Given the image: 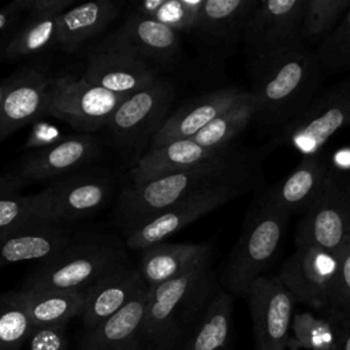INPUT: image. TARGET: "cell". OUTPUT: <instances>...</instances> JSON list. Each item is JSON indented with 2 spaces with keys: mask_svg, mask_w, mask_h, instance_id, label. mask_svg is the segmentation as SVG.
Here are the masks:
<instances>
[{
  "mask_svg": "<svg viewBox=\"0 0 350 350\" xmlns=\"http://www.w3.org/2000/svg\"><path fill=\"white\" fill-rule=\"evenodd\" d=\"M260 176L257 154L232 146L201 164L124 187L118 200L116 217L127 232L191 194L226 185L252 189Z\"/></svg>",
  "mask_w": 350,
  "mask_h": 350,
  "instance_id": "cell-1",
  "label": "cell"
},
{
  "mask_svg": "<svg viewBox=\"0 0 350 350\" xmlns=\"http://www.w3.org/2000/svg\"><path fill=\"white\" fill-rule=\"evenodd\" d=\"M324 79L314 49L304 45L269 63L252 79L249 90L257 131L276 135L320 93Z\"/></svg>",
  "mask_w": 350,
  "mask_h": 350,
  "instance_id": "cell-2",
  "label": "cell"
},
{
  "mask_svg": "<svg viewBox=\"0 0 350 350\" xmlns=\"http://www.w3.org/2000/svg\"><path fill=\"white\" fill-rule=\"evenodd\" d=\"M217 291V279L211 261L150 287L141 325L148 349L183 350Z\"/></svg>",
  "mask_w": 350,
  "mask_h": 350,
  "instance_id": "cell-3",
  "label": "cell"
},
{
  "mask_svg": "<svg viewBox=\"0 0 350 350\" xmlns=\"http://www.w3.org/2000/svg\"><path fill=\"white\" fill-rule=\"evenodd\" d=\"M131 264L126 242L118 237L103 232L78 234L56 256L29 272L19 290L85 291Z\"/></svg>",
  "mask_w": 350,
  "mask_h": 350,
  "instance_id": "cell-4",
  "label": "cell"
},
{
  "mask_svg": "<svg viewBox=\"0 0 350 350\" xmlns=\"http://www.w3.org/2000/svg\"><path fill=\"white\" fill-rule=\"evenodd\" d=\"M290 215L264 191L250 206L241 235L220 275V284L232 297L245 298L252 283L265 276L283 243Z\"/></svg>",
  "mask_w": 350,
  "mask_h": 350,
  "instance_id": "cell-5",
  "label": "cell"
},
{
  "mask_svg": "<svg viewBox=\"0 0 350 350\" xmlns=\"http://www.w3.org/2000/svg\"><path fill=\"white\" fill-rule=\"evenodd\" d=\"M174 98V83L159 77L127 96L109 118L105 127L112 144L131 168L149 150L154 135L171 115Z\"/></svg>",
  "mask_w": 350,
  "mask_h": 350,
  "instance_id": "cell-6",
  "label": "cell"
},
{
  "mask_svg": "<svg viewBox=\"0 0 350 350\" xmlns=\"http://www.w3.org/2000/svg\"><path fill=\"white\" fill-rule=\"evenodd\" d=\"M302 8L304 0L258 1L242 38L250 79L282 55L304 45L299 36Z\"/></svg>",
  "mask_w": 350,
  "mask_h": 350,
  "instance_id": "cell-7",
  "label": "cell"
},
{
  "mask_svg": "<svg viewBox=\"0 0 350 350\" xmlns=\"http://www.w3.org/2000/svg\"><path fill=\"white\" fill-rule=\"evenodd\" d=\"M350 126V75L320 92L268 144V150L291 146L304 156L320 153L336 133Z\"/></svg>",
  "mask_w": 350,
  "mask_h": 350,
  "instance_id": "cell-8",
  "label": "cell"
},
{
  "mask_svg": "<svg viewBox=\"0 0 350 350\" xmlns=\"http://www.w3.org/2000/svg\"><path fill=\"white\" fill-rule=\"evenodd\" d=\"M113 189L112 176L105 171H78L29 194L33 217L66 224L103 208Z\"/></svg>",
  "mask_w": 350,
  "mask_h": 350,
  "instance_id": "cell-9",
  "label": "cell"
},
{
  "mask_svg": "<svg viewBox=\"0 0 350 350\" xmlns=\"http://www.w3.org/2000/svg\"><path fill=\"white\" fill-rule=\"evenodd\" d=\"M82 78L112 93L130 96L159 78L152 66L119 26L90 51Z\"/></svg>",
  "mask_w": 350,
  "mask_h": 350,
  "instance_id": "cell-10",
  "label": "cell"
},
{
  "mask_svg": "<svg viewBox=\"0 0 350 350\" xmlns=\"http://www.w3.org/2000/svg\"><path fill=\"white\" fill-rule=\"evenodd\" d=\"M126 97L92 85L82 77L64 75L51 81L44 115H51L83 134H92L107 126Z\"/></svg>",
  "mask_w": 350,
  "mask_h": 350,
  "instance_id": "cell-11",
  "label": "cell"
},
{
  "mask_svg": "<svg viewBox=\"0 0 350 350\" xmlns=\"http://www.w3.org/2000/svg\"><path fill=\"white\" fill-rule=\"evenodd\" d=\"M247 190L246 186L226 185L191 194L127 231L126 246L130 250L141 252L154 243L164 242L190 223L238 198Z\"/></svg>",
  "mask_w": 350,
  "mask_h": 350,
  "instance_id": "cell-12",
  "label": "cell"
},
{
  "mask_svg": "<svg viewBox=\"0 0 350 350\" xmlns=\"http://www.w3.org/2000/svg\"><path fill=\"white\" fill-rule=\"evenodd\" d=\"M338 269V254L316 246H297L275 278L297 302L321 313L328 306Z\"/></svg>",
  "mask_w": 350,
  "mask_h": 350,
  "instance_id": "cell-13",
  "label": "cell"
},
{
  "mask_svg": "<svg viewBox=\"0 0 350 350\" xmlns=\"http://www.w3.org/2000/svg\"><path fill=\"white\" fill-rule=\"evenodd\" d=\"M350 238V190L336 176L325 191L302 213L295 247L316 246L338 254Z\"/></svg>",
  "mask_w": 350,
  "mask_h": 350,
  "instance_id": "cell-14",
  "label": "cell"
},
{
  "mask_svg": "<svg viewBox=\"0 0 350 350\" xmlns=\"http://www.w3.org/2000/svg\"><path fill=\"white\" fill-rule=\"evenodd\" d=\"M246 301L254 334V350H287L295 299L275 276L257 278Z\"/></svg>",
  "mask_w": 350,
  "mask_h": 350,
  "instance_id": "cell-15",
  "label": "cell"
},
{
  "mask_svg": "<svg viewBox=\"0 0 350 350\" xmlns=\"http://www.w3.org/2000/svg\"><path fill=\"white\" fill-rule=\"evenodd\" d=\"M51 81L36 67H21L1 81L0 141L44 115Z\"/></svg>",
  "mask_w": 350,
  "mask_h": 350,
  "instance_id": "cell-16",
  "label": "cell"
},
{
  "mask_svg": "<svg viewBox=\"0 0 350 350\" xmlns=\"http://www.w3.org/2000/svg\"><path fill=\"white\" fill-rule=\"evenodd\" d=\"M249 96V90L227 86L186 101L168 116L164 126L154 135L149 150L178 139L191 138L212 120L242 103Z\"/></svg>",
  "mask_w": 350,
  "mask_h": 350,
  "instance_id": "cell-17",
  "label": "cell"
},
{
  "mask_svg": "<svg viewBox=\"0 0 350 350\" xmlns=\"http://www.w3.org/2000/svg\"><path fill=\"white\" fill-rule=\"evenodd\" d=\"M100 154V142L93 134L79 133L27 154L15 174L23 182L56 180L82 171Z\"/></svg>",
  "mask_w": 350,
  "mask_h": 350,
  "instance_id": "cell-18",
  "label": "cell"
},
{
  "mask_svg": "<svg viewBox=\"0 0 350 350\" xmlns=\"http://www.w3.org/2000/svg\"><path fill=\"white\" fill-rule=\"evenodd\" d=\"M72 237L67 224L31 217L0 237V269L25 261H46Z\"/></svg>",
  "mask_w": 350,
  "mask_h": 350,
  "instance_id": "cell-19",
  "label": "cell"
},
{
  "mask_svg": "<svg viewBox=\"0 0 350 350\" xmlns=\"http://www.w3.org/2000/svg\"><path fill=\"white\" fill-rule=\"evenodd\" d=\"M336 176L325 156L320 153L304 156L286 178L267 189L265 193L275 205L290 216L304 213Z\"/></svg>",
  "mask_w": 350,
  "mask_h": 350,
  "instance_id": "cell-20",
  "label": "cell"
},
{
  "mask_svg": "<svg viewBox=\"0 0 350 350\" xmlns=\"http://www.w3.org/2000/svg\"><path fill=\"white\" fill-rule=\"evenodd\" d=\"M148 298L146 286L113 316L86 329L78 350H149L141 332Z\"/></svg>",
  "mask_w": 350,
  "mask_h": 350,
  "instance_id": "cell-21",
  "label": "cell"
},
{
  "mask_svg": "<svg viewBox=\"0 0 350 350\" xmlns=\"http://www.w3.org/2000/svg\"><path fill=\"white\" fill-rule=\"evenodd\" d=\"M260 0H202L193 33L208 45L230 49L242 42L245 26Z\"/></svg>",
  "mask_w": 350,
  "mask_h": 350,
  "instance_id": "cell-22",
  "label": "cell"
},
{
  "mask_svg": "<svg viewBox=\"0 0 350 350\" xmlns=\"http://www.w3.org/2000/svg\"><path fill=\"white\" fill-rule=\"evenodd\" d=\"M138 271L150 288L211 261L209 243L159 242L139 252Z\"/></svg>",
  "mask_w": 350,
  "mask_h": 350,
  "instance_id": "cell-23",
  "label": "cell"
},
{
  "mask_svg": "<svg viewBox=\"0 0 350 350\" xmlns=\"http://www.w3.org/2000/svg\"><path fill=\"white\" fill-rule=\"evenodd\" d=\"M146 284L138 268L131 264L85 290V305L81 313L82 324L92 329L126 306Z\"/></svg>",
  "mask_w": 350,
  "mask_h": 350,
  "instance_id": "cell-24",
  "label": "cell"
},
{
  "mask_svg": "<svg viewBox=\"0 0 350 350\" xmlns=\"http://www.w3.org/2000/svg\"><path fill=\"white\" fill-rule=\"evenodd\" d=\"M232 146L235 145L221 149H212L201 146L190 138L178 139L161 148L148 150L130 170V178L133 185H139L146 180L215 159L230 150Z\"/></svg>",
  "mask_w": 350,
  "mask_h": 350,
  "instance_id": "cell-25",
  "label": "cell"
},
{
  "mask_svg": "<svg viewBox=\"0 0 350 350\" xmlns=\"http://www.w3.org/2000/svg\"><path fill=\"white\" fill-rule=\"evenodd\" d=\"M120 7V3L112 0H94L70 7L57 15L56 44L67 52L78 49L103 33L119 15Z\"/></svg>",
  "mask_w": 350,
  "mask_h": 350,
  "instance_id": "cell-26",
  "label": "cell"
},
{
  "mask_svg": "<svg viewBox=\"0 0 350 350\" xmlns=\"http://www.w3.org/2000/svg\"><path fill=\"white\" fill-rule=\"evenodd\" d=\"M122 30L142 53V56L159 70L179 57L182 44L179 33L153 18L139 16L127 11Z\"/></svg>",
  "mask_w": 350,
  "mask_h": 350,
  "instance_id": "cell-27",
  "label": "cell"
},
{
  "mask_svg": "<svg viewBox=\"0 0 350 350\" xmlns=\"http://www.w3.org/2000/svg\"><path fill=\"white\" fill-rule=\"evenodd\" d=\"M234 297L219 290L183 346V350H230Z\"/></svg>",
  "mask_w": 350,
  "mask_h": 350,
  "instance_id": "cell-28",
  "label": "cell"
},
{
  "mask_svg": "<svg viewBox=\"0 0 350 350\" xmlns=\"http://www.w3.org/2000/svg\"><path fill=\"white\" fill-rule=\"evenodd\" d=\"M34 327L67 324L79 317L85 305V291L79 290H21Z\"/></svg>",
  "mask_w": 350,
  "mask_h": 350,
  "instance_id": "cell-29",
  "label": "cell"
},
{
  "mask_svg": "<svg viewBox=\"0 0 350 350\" xmlns=\"http://www.w3.org/2000/svg\"><path fill=\"white\" fill-rule=\"evenodd\" d=\"M56 38L57 15H30L10 36L0 55L4 60L30 57L56 44Z\"/></svg>",
  "mask_w": 350,
  "mask_h": 350,
  "instance_id": "cell-30",
  "label": "cell"
},
{
  "mask_svg": "<svg viewBox=\"0 0 350 350\" xmlns=\"http://www.w3.org/2000/svg\"><path fill=\"white\" fill-rule=\"evenodd\" d=\"M254 118V104L252 94L230 108L227 112L212 120L202 130H200L190 139L201 146L221 149L234 145V141L241 135L252 123Z\"/></svg>",
  "mask_w": 350,
  "mask_h": 350,
  "instance_id": "cell-31",
  "label": "cell"
},
{
  "mask_svg": "<svg viewBox=\"0 0 350 350\" xmlns=\"http://www.w3.org/2000/svg\"><path fill=\"white\" fill-rule=\"evenodd\" d=\"M349 7V0H304L299 27L302 44L316 49L335 29Z\"/></svg>",
  "mask_w": 350,
  "mask_h": 350,
  "instance_id": "cell-32",
  "label": "cell"
},
{
  "mask_svg": "<svg viewBox=\"0 0 350 350\" xmlns=\"http://www.w3.org/2000/svg\"><path fill=\"white\" fill-rule=\"evenodd\" d=\"M338 329L335 323L324 316L312 312L295 313L291 325L287 349L290 350H335Z\"/></svg>",
  "mask_w": 350,
  "mask_h": 350,
  "instance_id": "cell-33",
  "label": "cell"
},
{
  "mask_svg": "<svg viewBox=\"0 0 350 350\" xmlns=\"http://www.w3.org/2000/svg\"><path fill=\"white\" fill-rule=\"evenodd\" d=\"M33 331L21 290L0 293V350H21Z\"/></svg>",
  "mask_w": 350,
  "mask_h": 350,
  "instance_id": "cell-34",
  "label": "cell"
},
{
  "mask_svg": "<svg viewBox=\"0 0 350 350\" xmlns=\"http://www.w3.org/2000/svg\"><path fill=\"white\" fill-rule=\"evenodd\" d=\"M314 53L325 77L350 71V7Z\"/></svg>",
  "mask_w": 350,
  "mask_h": 350,
  "instance_id": "cell-35",
  "label": "cell"
},
{
  "mask_svg": "<svg viewBox=\"0 0 350 350\" xmlns=\"http://www.w3.org/2000/svg\"><path fill=\"white\" fill-rule=\"evenodd\" d=\"M23 183L16 175H0V237L33 217Z\"/></svg>",
  "mask_w": 350,
  "mask_h": 350,
  "instance_id": "cell-36",
  "label": "cell"
},
{
  "mask_svg": "<svg viewBox=\"0 0 350 350\" xmlns=\"http://www.w3.org/2000/svg\"><path fill=\"white\" fill-rule=\"evenodd\" d=\"M339 269L328 306L320 314L350 320V238L338 253Z\"/></svg>",
  "mask_w": 350,
  "mask_h": 350,
  "instance_id": "cell-37",
  "label": "cell"
},
{
  "mask_svg": "<svg viewBox=\"0 0 350 350\" xmlns=\"http://www.w3.org/2000/svg\"><path fill=\"white\" fill-rule=\"evenodd\" d=\"M202 0H163L153 19L178 33H193Z\"/></svg>",
  "mask_w": 350,
  "mask_h": 350,
  "instance_id": "cell-38",
  "label": "cell"
},
{
  "mask_svg": "<svg viewBox=\"0 0 350 350\" xmlns=\"http://www.w3.org/2000/svg\"><path fill=\"white\" fill-rule=\"evenodd\" d=\"M66 325L67 324L34 327L26 342L27 350H66Z\"/></svg>",
  "mask_w": 350,
  "mask_h": 350,
  "instance_id": "cell-39",
  "label": "cell"
},
{
  "mask_svg": "<svg viewBox=\"0 0 350 350\" xmlns=\"http://www.w3.org/2000/svg\"><path fill=\"white\" fill-rule=\"evenodd\" d=\"M21 14L30 15H59L68 10L72 0H14L10 3Z\"/></svg>",
  "mask_w": 350,
  "mask_h": 350,
  "instance_id": "cell-40",
  "label": "cell"
},
{
  "mask_svg": "<svg viewBox=\"0 0 350 350\" xmlns=\"http://www.w3.org/2000/svg\"><path fill=\"white\" fill-rule=\"evenodd\" d=\"M57 131L59 130L49 123L36 122L34 129L26 141V148L37 150V149H44L46 146H51V145L62 141L64 137H62Z\"/></svg>",
  "mask_w": 350,
  "mask_h": 350,
  "instance_id": "cell-41",
  "label": "cell"
},
{
  "mask_svg": "<svg viewBox=\"0 0 350 350\" xmlns=\"http://www.w3.org/2000/svg\"><path fill=\"white\" fill-rule=\"evenodd\" d=\"M338 329V343L335 350H350V320L331 319Z\"/></svg>",
  "mask_w": 350,
  "mask_h": 350,
  "instance_id": "cell-42",
  "label": "cell"
},
{
  "mask_svg": "<svg viewBox=\"0 0 350 350\" xmlns=\"http://www.w3.org/2000/svg\"><path fill=\"white\" fill-rule=\"evenodd\" d=\"M21 12L16 11L11 4H7L5 7L0 8V36L18 25L21 19Z\"/></svg>",
  "mask_w": 350,
  "mask_h": 350,
  "instance_id": "cell-43",
  "label": "cell"
},
{
  "mask_svg": "<svg viewBox=\"0 0 350 350\" xmlns=\"http://www.w3.org/2000/svg\"><path fill=\"white\" fill-rule=\"evenodd\" d=\"M0 100H1V82H0Z\"/></svg>",
  "mask_w": 350,
  "mask_h": 350,
  "instance_id": "cell-44",
  "label": "cell"
}]
</instances>
